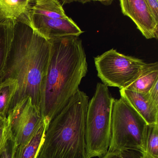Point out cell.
Instances as JSON below:
<instances>
[{
	"label": "cell",
	"mask_w": 158,
	"mask_h": 158,
	"mask_svg": "<svg viewBox=\"0 0 158 158\" xmlns=\"http://www.w3.org/2000/svg\"><path fill=\"white\" fill-rule=\"evenodd\" d=\"M50 51L49 41L26 22L16 21L14 37L2 78V82L12 78L18 82V88L9 112L28 98H31L32 103L40 111Z\"/></svg>",
	"instance_id": "6da1fadb"
},
{
	"label": "cell",
	"mask_w": 158,
	"mask_h": 158,
	"mask_svg": "<svg viewBox=\"0 0 158 158\" xmlns=\"http://www.w3.org/2000/svg\"><path fill=\"white\" fill-rule=\"evenodd\" d=\"M49 41L50 57L40 112L49 123L79 89L81 81L87 73L88 63L79 37L60 38Z\"/></svg>",
	"instance_id": "7a4b0ae2"
},
{
	"label": "cell",
	"mask_w": 158,
	"mask_h": 158,
	"mask_svg": "<svg viewBox=\"0 0 158 158\" xmlns=\"http://www.w3.org/2000/svg\"><path fill=\"white\" fill-rule=\"evenodd\" d=\"M89 97L78 89L49 123L38 158H86L85 122Z\"/></svg>",
	"instance_id": "3957f363"
},
{
	"label": "cell",
	"mask_w": 158,
	"mask_h": 158,
	"mask_svg": "<svg viewBox=\"0 0 158 158\" xmlns=\"http://www.w3.org/2000/svg\"><path fill=\"white\" fill-rule=\"evenodd\" d=\"M114 99L107 86L97 84L95 94L89 102L86 116V158H100L108 152Z\"/></svg>",
	"instance_id": "277c9868"
},
{
	"label": "cell",
	"mask_w": 158,
	"mask_h": 158,
	"mask_svg": "<svg viewBox=\"0 0 158 158\" xmlns=\"http://www.w3.org/2000/svg\"><path fill=\"white\" fill-rule=\"evenodd\" d=\"M148 125L124 99H114L108 152L131 150L144 155Z\"/></svg>",
	"instance_id": "5b68a950"
},
{
	"label": "cell",
	"mask_w": 158,
	"mask_h": 158,
	"mask_svg": "<svg viewBox=\"0 0 158 158\" xmlns=\"http://www.w3.org/2000/svg\"><path fill=\"white\" fill-rule=\"evenodd\" d=\"M98 76L107 87L126 89L138 77L146 64L141 59L111 49L94 58Z\"/></svg>",
	"instance_id": "8992f818"
},
{
	"label": "cell",
	"mask_w": 158,
	"mask_h": 158,
	"mask_svg": "<svg viewBox=\"0 0 158 158\" xmlns=\"http://www.w3.org/2000/svg\"><path fill=\"white\" fill-rule=\"evenodd\" d=\"M7 118L16 146L29 140L44 120L30 98L16 104L9 112Z\"/></svg>",
	"instance_id": "52a82bcc"
},
{
	"label": "cell",
	"mask_w": 158,
	"mask_h": 158,
	"mask_svg": "<svg viewBox=\"0 0 158 158\" xmlns=\"http://www.w3.org/2000/svg\"><path fill=\"white\" fill-rule=\"evenodd\" d=\"M23 21L48 41L66 37H79L83 33L68 16L64 19H52L31 13L29 11Z\"/></svg>",
	"instance_id": "ba28073f"
},
{
	"label": "cell",
	"mask_w": 158,
	"mask_h": 158,
	"mask_svg": "<svg viewBox=\"0 0 158 158\" xmlns=\"http://www.w3.org/2000/svg\"><path fill=\"white\" fill-rule=\"evenodd\" d=\"M124 15L130 18L147 39L158 37V23L150 11L145 0H120Z\"/></svg>",
	"instance_id": "9c48e42d"
},
{
	"label": "cell",
	"mask_w": 158,
	"mask_h": 158,
	"mask_svg": "<svg viewBox=\"0 0 158 158\" xmlns=\"http://www.w3.org/2000/svg\"><path fill=\"white\" fill-rule=\"evenodd\" d=\"M121 97L125 100L148 125L158 123V107L150 99L148 93H141L126 89H120Z\"/></svg>",
	"instance_id": "30bf717a"
},
{
	"label": "cell",
	"mask_w": 158,
	"mask_h": 158,
	"mask_svg": "<svg viewBox=\"0 0 158 158\" xmlns=\"http://www.w3.org/2000/svg\"><path fill=\"white\" fill-rule=\"evenodd\" d=\"M49 123L46 119L34 135L24 144L16 146L13 158H38L44 143L46 130Z\"/></svg>",
	"instance_id": "8fae6325"
},
{
	"label": "cell",
	"mask_w": 158,
	"mask_h": 158,
	"mask_svg": "<svg viewBox=\"0 0 158 158\" xmlns=\"http://www.w3.org/2000/svg\"><path fill=\"white\" fill-rule=\"evenodd\" d=\"M15 23L11 20L0 22V84L14 37Z\"/></svg>",
	"instance_id": "7c38bea8"
},
{
	"label": "cell",
	"mask_w": 158,
	"mask_h": 158,
	"mask_svg": "<svg viewBox=\"0 0 158 158\" xmlns=\"http://www.w3.org/2000/svg\"><path fill=\"white\" fill-rule=\"evenodd\" d=\"M33 2L30 0H0V22L18 21L28 14Z\"/></svg>",
	"instance_id": "4fadbf2b"
},
{
	"label": "cell",
	"mask_w": 158,
	"mask_h": 158,
	"mask_svg": "<svg viewBox=\"0 0 158 158\" xmlns=\"http://www.w3.org/2000/svg\"><path fill=\"white\" fill-rule=\"evenodd\" d=\"M158 81V62L147 63L137 78L126 89L148 93Z\"/></svg>",
	"instance_id": "5bb4252c"
},
{
	"label": "cell",
	"mask_w": 158,
	"mask_h": 158,
	"mask_svg": "<svg viewBox=\"0 0 158 158\" xmlns=\"http://www.w3.org/2000/svg\"><path fill=\"white\" fill-rule=\"evenodd\" d=\"M30 12L34 14L52 19H64L67 17L62 5L57 0L34 1Z\"/></svg>",
	"instance_id": "9a60e30c"
},
{
	"label": "cell",
	"mask_w": 158,
	"mask_h": 158,
	"mask_svg": "<svg viewBox=\"0 0 158 158\" xmlns=\"http://www.w3.org/2000/svg\"><path fill=\"white\" fill-rule=\"evenodd\" d=\"M17 88L18 82L15 79L8 78L0 84V119L7 118Z\"/></svg>",
	"instance_id": "2e32d148"
},
{
	"label": "cell",
	"mask_w": 158,
	"mask_h": 158,
	"mask_svg": "<svg viewBox=\"0 0 158 158\" xmlns=\"http://www.w3.org/2000/svg\"><path fill=\"white\" fill-rule=\"evenodd\" d=\"M143 158H158V123L148 125Z\"/></svg>",
	"instance_id": "e0dca14e"
},
{
	"label": "cell",
	"mask_w": 158,
	"mask_h": 158,
	"mask_svg": "<svg viewBox=\"0 0 158 158\" xmlns=\"http://www.w3.org/2000/svg\"><path fill=\"white\" fill-rule=\"evenodd\" d=\"M10 135V128L8 119H0V158Z\"/></svg>",
	"instance_id": "ac0fdd59"
},
{
	"label": "cell",
	"mask_w": 158,
	"mask_h": 158,
	"mask_svg": "<svg viewBox=\"0 0 158 158\" xmlns=\"http://www.w3.org/2000/svg\"><path fill=\"white\" fill-rule=\"evenodd\" d=\"M141 154L131 150L108 152L100 158H139Z\"/></svg>",
	"instance_id": "d6986e66"
},
{
	"label": "cell",
	"mask_w": 158,
	"mask_h": 158,
	"mask_svg": "<svg viewBox=\"0 0 158 158\" xmlns=\"http://www.w3.org/2000/svg\"><path fill=\"white\" fill-rule=\"evenodd\" d=\"M16 144L15 140L12 136L11 133L10 136L7 140L6 146L2 152L1 158H13L14 154L16 148Z\"/></svg>",
	"instance_id": "ffe728a7"
},
{
	"label": "cell",
	"mask_w": 158,
	"mask_h": 158,
	"mask_svg": "<svg viewBox=\"0 0 158 158\" xmlns=\"http://www.w3.org/2000/svg\"><path fill=\"white\" fill-rule=\"evenodd\" d=\"M151 13L158 23V0H145Z\"/></svg>",
	"instance_id": "44dd1931"
},
{
	"label": "cell",
	"mask_w": 158,
	"mask_h": 158,
	"mask_svg": "<svg viewBox=\"0 0 158 158\" xmlns=\"http://www.w3.org/2000/svg\"><path fill=\"white\" fill-rule=\"evenodd\" d=\"M149 98L152 103L158 107V81L148 92Z\"/></svg>",
	"instance_id": "7402d4cb"
},
{
	"label": "cell",
	"mask_w": 158,
	"mask_h": 158,
	"mask_svg": "<svg viewBox=\"0 0 158 158\" xmlns=\"http://www.w3.org/2000/svg\"><path fill=\"white\" fill-rule=\"evenodd\" d=\"M139 158H143V157H142V156H141H141H140V157H139Z\"/></svg>",
	"instance_id": "603a6c76"
}]
</instances>
